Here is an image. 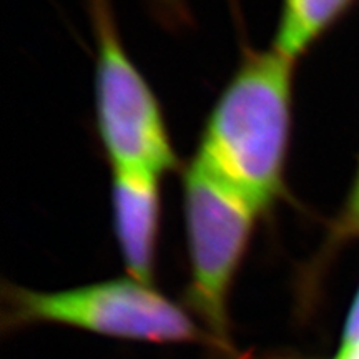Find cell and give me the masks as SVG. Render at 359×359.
Listing matches in <instances>:
<instances>
[{
    "instance_id": "obj_1",
    "label": "cell",
    "mask_w": 359,
    "mask_h": 359,
    "mask_svg": "<svg viewBox=\"0 0 359 359\" xmlns=\"http://www.w3.org/2000/svg\"><path fill=\"white\" fill-rule=\"evenodd\" d=\"M294 65L271 47L246 53L215 102L191 161L259 215L285 190Z\"/></svg>"
},
{
    "instance_id": "obj_2",
    "label": "cell",
    "mask_w": 359,
    "mask_h": 359,
    "mask_svg": "<svg viewBox=\"0 0 359 359\" xmlns=\"http://www.w3.org/2000/svg\"><path fill=\"white\" fill-rule=\"evenodd\" d=\"M4 306V327L62 325L116 339L217 346L185 308L130 276L60 291L8 285Z\"/></svg>"
},
{
    "instance_id": "obj_3",
    "label": "cell",
    "mask_w": 359,
    "mask_h": 359,
    "mask_svg": "<svg viewBox=\"0 0 359 359\" xmlns=\"http://www.w3.org/2000/svg\"><path fill=\"white\" fill-rule=\"evenodd\" d=\"M95 35V116L111 170L163 177L178 156L158 98L133 64L115 25L110 0H88Z\"/></svg>"
},
{
    "instance_id": "obj_4",
    "label": "cell",
    "mask_w": 359,
    "mask_h": 359,
    "mask_svg": "<svg viewBox=\"0 0 359 359\" xmlns=\"http://www.w3.org/2000/svg\"><path fill=\"white\" fill-rule=\"evenodd\" d=\"M183 213L190 264L188 308L215 344L231 351L228 302L262 215L193 163L183 180Z\"/></svg>"
},
{
    "instance_id": "obj_5",
    "label": "cell",
    "mask_w": 359,
    "mask_h": 359,
    "mask_svg": "<svg viewBox=\"0 0 359 359\" xmlns=\"http://www.w3.org/2000/svg\"><path fill=\"white\" fill-rule=\"evenodd\" d=\"M161 177L111 170V215L127 276L154 285L161 222Z\"/></svg>"
},
{
    "instance_id": "obj_6",
    "label": "cell",
    "mask_w": 359,
    "mask_h": 359,
    "mask_svg": "<svg viewBox=\"0 0 359 359\" xmlns=\"http://www.w3.org/2000/svg\"><path fill=\"white\" fill-rule=\"evenodd\" d=\"M354 4L356 0H283L271 48L296 64Z\"/></svg>"
},
{
    "instance_id": "obj_7",
    "label": "cell",
    "mask_w": 359,
    "mask_h": 359,
    "mask_svg": "<svg viewBox=\"0 0 359 359\" xmlns=\"http://www.w3.org/2000/svg\"><path fill=\"white\" fill-rule=\"evenodd\" d=\"M336 230L343 238H359V167Z\"/></svg>"
},
{
    "instance_id": "obj_8",
    "label": "cell",
    "mask_w": 359,
    "mask_h": 359,
    "mask_svg": "<svg viewBox=\"0 0 359 359\" xmlns=\"http://www.w3.org/2000/svg\"><path fill=\"white\" fill-rule=\"evenodd\" d=\"M167 2H172L173 4V0H167Z\"/></svg>"
}]
</instances>
